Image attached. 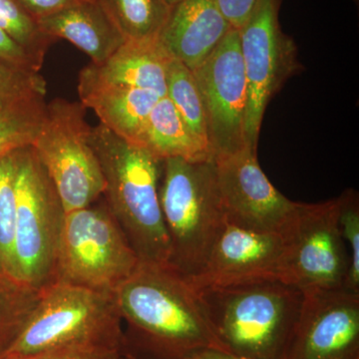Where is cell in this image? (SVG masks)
Masks as SVG:
<instances>
[{"label": "cell", "instance_id": "cell-1", "mask_svg": "<svg viewBox=\"0 0 359 359\" xmlns=\"http://www.w3.org/2000/svg\"><path fill=\"white\" fill-rule=\"evenodd\" d=\"M113 297L137 346L157 359H188L205 349L224 351L198 292L168 266L139 263Z\"/></svg>", "mask_w": 359, "mask_h": 359}, {"label": "cell", "instance_id": "cell-2", "mask_svg": "<svg viewBox=\"0 0 359 359\" xmlns=\"http://www.w3.org/2000/svg\"><path fill=\"white\" fill-rule=\"evenodd\" d=\"M195 290L226 353L285 359L301 316V290L280 280Z\"/></svg>", "mask_w": 359, "mask_h": 359}, {"label": "cell", "instance_id": "cell-3", "mask_svg": "<svg viewBox=\"0 0 359 359\" xmlns=\"http://www.w3.org/2000/svg\"><path fill=\"white\" fill-rule=\"evenodd\" d=\"M91 144L102 170L106 204L139 261L168 266L170 241L159 197L162 161L101 123L92 128Z\"/></svg>", "mask_w": 359, "mask_h": 359}, {"label": "cell", "instance_id": "cell-4", "mask_svg": "<svg viewBox=\"0 0 359 359\" xmlns=\"http://www.w3.org/2000/svg\"><path fill=\"white\" fill-rule=\"evenodd\" d=\"M122 321L113 294L55 282L40 292L25 327L0 359L69 351H124Z\"/></svg>", "mask_w": 359, "mask_h": 359}, {"label": "cell", "instance_id": "cell-5", "mask_svg": "<svg viewBox=\"0 0 359 359\" xmlns=\"http://www.w3.org/2000/svg\"><path fill=\"white\" fill-rule=\"evenodd\" d=\"M159 197L170 241L168 266L193 278L204 268L226 223L214 160H163Z\"/></svg>", "mask_w": 359, "mask_h": 359}, {"label": "cell", "instance_id": "cell-6", "mask_svg": "<svg viewBox=\"0 0 359 359\" xmlns=\"http://www.w3.org/2000/svg\"><path fill=\"white\" fill-rule=\"evenodd\" d=\"M65 208L32 146L16 153L13 269L16 282L42 292L55 282Z\"/></svg>", "mask_w": 359, "mask_h": 359}, {"label": "cell", "instance_id": "cell-7", "mask_svg": "<svg viewBox=\"0 0 359 359\" xmlns=\"http://www.w3.org/2000/svg\"><path fill=\"white\" fill-rule=\"evenodd\" d=\"M139 263L105 201L66 212L55 282L113 294Z\"/></svg>", "mask_w": 359, "mask_h": 359}, {"label": "cell", "instance_id": "cell-8", "mask_svg": "<svg viewBox=\"0 0 359 359\" xmlns=\"http://www.w3.org/2000/svg\"><path fill=\"white\" fill-rule=\"evenodd\" d=\"M92 127L81 102L55 98L45 106L32 143L57 191L65 212L83 209L102 197L105 182L91 144Z\"/></svg>", "mask_w": 359, "mask_h": 359}, {"label": "cell", "instance_id": "cell-9", "mask_svg": "<svg viewBox=\"0 0 359 359\" xmlns=\"http://www.w3.org/2000/svg\"><path fill=\"white\" fill-rule=\"evenodd\" d=\"M282 0H259L240 32L247 79L245 140L257 151L264 112L287 79L302 69L294 39L280 27Z\"/></svg>", "mask_w": 359, "mask_h": 359}, {"label": "cell", "instance_id": "cell-10", "mask_svg": "<svg viewBox=\"0 0 359 359\" xmlns=\"http://www.w3.org/2000/svg\"><path fill=\"white\" fill-rule=\"evenodd\" d=\"M287 254L283 282L302 292L346 287L348 252L337 221V198L318 203H297L285 229Z\"/></svg>", "mask_w": 359, "mask_h": 359}, {"label": "cell", "instance_id": "cell-11", "mask_svg": "<svg viewBox=\"0 0 359 359\" xmlns=\"http://www.w3.org/2000/svg\"><path fill=\"white\" fill-rule=\"evenodd\" d=\"M193 73L204 105L212 157L245 147L247 79L238 29L231 28Z\"/></svg>", "mask_w": 359, "mask_h": 359}, {"label": "cell", "instance_id": "cell-12", "mask_svg": "<svg viewBox=\"0 0 359 359\" xmlns=\"http://www.w3.org/2000/svg\"><path fill=\"white\" fill-rule=\"evenodd\" d=\"M212 160L226 222L250 231L283 233L297 202L271 183L257 162V151L245 146Z\"/></svg>", "mask_w": 359, "mask_h": 359}, {"label": "cell", "instance_id": "cell-13", "mask_svg": "<svg viewBox=\"0 0 359 359\" xmlns=\"http://www.w3.org/2000/svg\"><path fill=\"white\" fill-rule=\"evenodd\" d=\"M285 359H359V294L304 292Z\"/></svg>", "mask_w": 359, "mask_h": 359}, {"label": "cell", "instance_id": "cell-14", "mask_svg": "<svg viewBox=\"0 0 359 359\" xmlns=\"http://www.w3.org/2000/svg\"><path fill=\"white\" fill-rule=\"evenodd\" d=\"M287 254L285 231H250L226 222L204 268L186 280L194 289L283 280Z\"/></svg>", "mask_w": 359, "mask_h": 359}, {"label": "cell", "instance_id": "cell-15", "mask_svg": "<svg viewBox=\"0 0 359 359\" xmlns=\"http://www.w3.org/2000/svg\"><path fill=\"white\" fill-rule=\"evenodd\" d=\"M231 28L217 0H182L170 11L158 41L171 57L193 71L211 55Z\"/></svg>", "mask_w": 359, "mask_h": 359}, {"label": "cell", "instance_id": "cell-16", "mask_svg": "<svg viewBox=\"0 0 359 359\" xmlns=\"http://www.w3.org/2000/svg\"><path fill=\"white\" fill-rule=\"evenodd\" d=\"M36 21L45 35L67 40L94 65L107 60L127 40L104 0H78Z\"/></svg>", "mask_w": 359, "mask_h": 359}, {"label": "cell", "instance_id": "cell-17", "mask_svg": "<svg viewBox=\"0 0 359 359\" xmlns=\"http://www.w3.org/2000/svg\"><path fill=\"white\" fill-rule=\"evenodd\" d=\"M78 93L84 107L91 108L101 124L125 140L140 145L151 112L159 101L149 90L105 83L84 67L79 75Z\"/></svg>", "mask_w": 359, "mask_h": 359}, {"label": "cell", "instance_id": "cell-18", "mask_svg": "<svg viewBox=\"0 0 359 359\" xmlns=\"http://www.w3.org/2000/svg\"><path fill=\"white\" fill-rule=\"evenodd\" d=\"M171 56L158 39H127L101 65L90 63L87 70L100 81L116 86L149 90L166 96V71Z\"/></svg>", "mask_w": 359, "mask_h": 359}, {"label": "cell", "instance_id": "cell-19", "mask_svg": "<svg viewBox=\"0 0 359 359\" xmlns=\"http://www.w3.org/2000/svg\"><path fill=\"white\" fill-rule=\"evenodd\" d=\"M139 146L160 161L181 158L198 163L214 158L209 146L194 135L166 96L153 108Z\"/></svg>", "mask_w": 359, "mask_h": 359}, {"label": "cell", "instance_id": "cell-20", "mask_svg": "<svg viewBox=\"0 0 359 359\" xmlns=\"http://www.w3.org/2000/svg\"><path fill=\"white\" fill-rule=\"evenodd\" d=\"M166 97L194 135L210 148L204 105L193 71L173 57L167 65Z\"/></svg>", "mask_w": 359, "mask_h": 359}, {"label": "cell", "instance_id": "cell-21", "mask_svg": "<svg viewBox=\"0 0 359 359\" xmlns=\"http://www.w3.org/2000/svg\"><path fill=\"white\" fill-rule=\"evenodd\" d=\"M44 97H27L0 108V156L32 145L43 121Z\"/></svg>", "mask_w": 359, "mask_h": 359}, {"label": "cell", "instance_id": "cell-22", "mask_svg": "<svg viewBox=\"0 0 359 359\" xmlns=\"http://www.w3.org/2000/svg\"><path fill=\"white\" fill-rule=\"evenodd\" d=\"M120 29L129 40H156L171 9L163 0H104Z\"/></svg>", "mask_w": 359, "mask_h": 359}, {"label": "cell", "instance_id": "cell-23", "mask_svg": "<svg viewBox=\"0 0 359 359\" xmlns=\"http://www.w3.org/2000/svg\"><path fill=\"white\" fill-rule=\"evenodd\" d=\"M18 150L0 156V276L15 283L13 244Z\"/></svg>", "mask_w": 359, "mask_h": 359}, {"label": "cell", "instance_id": "cell-24", "mask_svg": "<svg viewBox=\"0 0 359 359\" xmlns=\"http://www.w3.org/2000/svg\"><path fill=\"white\" fill-rule=\"evenodd\" d=\"M39 297V292L0 276V355L18 339Z\"/></svg>", "mask_w": 359, "mask_h": 359}, {"label": "cell", "instance_id": "cell-25", "mask_svg": "<svg viewBox=\"0 0 359 359\" xmlns=\"http://www.w3.org/2000/svg\"><path fill=\"white\" fill-rule=\"evenodd\" d=\"M0 28L40 66L53 39L40 29L36 20L15 0H0Z\"/></svg>", "mask_w": 359, "mask_h": 359}, {"label": "cell", "instance_id": "cell-26", "mask_svg": "<svg viewBox=\"0 0 359 359\" xmlns=\"http://www.w3.org/2000/svg\"><path fill=\"white\" fill-rule=\"evenodd\" d=\"M337 221L349 257L344 289L359 294V198L355 191L346 190L337 198Z\"/></svg>", "mask_w": 359, "mask_h": 359}, {"label": "cell", "instance_id": "cell-27", "mask_svg": "<svg viewBox=\"0 0 359 359\" xmlns=\"http://www.w3.org/2000/svg\"><path fill=\"white\" fill-rule=\"evenodd\" d=\"M45 94L46 82L39 73L18 69L0 61V106Z\"/></svg>", "mask_w": 359, "mask_h": 359}, {"label": "cell", "instance_id": "cell-28", "mask_svg": "<svg viewBox=\"0 0 359 359\" xmlns=\"http://www.w3.org/2000/svg\"><path fill=\"white\" fill-rule=\"evenodd\" d=\"M0 61L28 72L39 73L42 67L1 28H0Z\"/></svg>", "mask_w": 359, "mask_h": 359}, {"label": "cell", "instance_id": "cell-29", "mask_svg": "<svg viewBox=\"0 0 359 359\" xmlns=\"http://www.w3.org/2000/svg\"><path fill=\"white\" fill-rule=\"evenodd\" d=\"M224 18L236 29H240L249 20L259 0H217Z\"/></svg>", "mask_w": 359, "mask_h": 359}, {"label": "cell", "instance_id": "cell-30", "mask_svg": "<svg viewBox=\"0 0 359 359\" xmlns=\"http://www.w3.org/2000/svg\"><path fill=\"white\" fill-rule=\"evenodd\" d=\"M35 20L57 13L78 0H15Z\"/></svg>", "mask_w": 359, "mask_h": 359}, {"label": "cell", "instance_id": "cell-31", "mask_svg": "<svg viewBox=\"0 0 359 359\" xmlns=\"http://www.w3.org/2000/svg\"><path fill=\"white\" fill-rule=\"evenodd\" d=\"M124 351H69L28 359H118Z\"/></svg>", "mask_w": 359, "mask_h": 359}, {"label": "cell", "instance_id": "cell-32", "mask_svg": "<svg viewBox=\"0 0 359 359\" xmlns=\"http://www.w3.org/2000/svg\"><path fill=\"white\" fill-rule=\"evenodd\" d=\"M188 359H245L233 355V354L224 353V351H216V349H205L199 353L193 354Z\"/></svg>", "mask_w": 359, "mask_h": 359}, {"label": "cell", "instance_id": "cell-33", "mask_svg": "<svg viewBox=\"0 0 359 359\" xmlns=\"http://www.w3.org/2000/svg\"><path fill=\"white\" fill-rule=\"evenodd\" d=\"M163 1L167 4L170 9H172L175 6H177L180 1H182V0H163Z\"/></svg>", "mask_w": 359, "mask_h": 359}, {"label": "cell", "instance_id": "cell-34", "mask_svg": "<svg viewBox=\"0 0 359 359\" xmlns=\"http://www.w3.org/2000/svg\"><path fill=\"white\" fill-rule=\"evenodd\" d=\"M118 359H136V358H135V356L132 355V354H130L128 353H126V351H124V353H123L121 354V355H120L119 358H118Z\"/></svg>", "mask_w": 359, "mask_h": 359}, {"label": "cell", "instance_id": "cell-35", "mask_svg": "<svg viewBox=\"0 0 359 359\" xmlns=\"http://www.w3.org/2000/svg\"><path fill=\"white\" fill-rule=\"evenodd\" d=\"M354 1H356V2H358V0H354Z\"/></svg>", "mask_w": 359, "mask_h": 359}, {"label": "cell", "instance_id": "cell-36", "mask_svg": "<svg viewBox=\"0 0 359 359\" xmlns=\"http://www.w3.org/2000/svg\"><path fill=\"white\" fill-rule=\"evenodd\" d=\"M1 107H2V106H0V108H1Z\"/></svg>", "mask_w": 359, "mask_h": 359}]
</instances>
